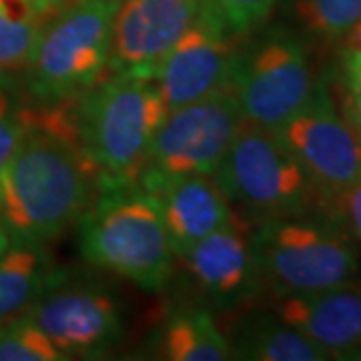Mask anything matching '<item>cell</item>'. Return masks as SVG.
Wrapping results in <instances>:
<instances>
[{"instance_id":"6da1fadb","label":"cell","mask_w":361,"mask_h":361,"mask_svg":"<svg viewBox=\"0 0 361 361\" xmlns=\"http://www.w3.org/2000/svg\"><path fill=\"white\" fill-rule=\"evenodd\" d=\"M77 99L26 103L25 135L0 173V217L18 243L47 245L61 237L101 191L78 135Z\"/></svg>"},{"instance_id":"7a4b0ae2","label":"cell","mask_w":361,"mask_h":361,"mask_svg":"<svg viewBox=\"0 0 361 361\" xmlns=\"http://www.w3.org/2000/svg\"><path fill=\"white\" fill-rule=\"evenodd\" d=\"M169 109L153 78L113 73L77 99L85 153L101 175V189L137 185Z\"/></svg>"},{"instance_id":"3957f363","label":"cell","mask_w":361,"mask_h":361,"mask_svg":"<svg viewBox=\"0 0 361 361\" xmlns=\"http://www.w3.org/2000/svg\"><path fill=\"white\" fill-rule=\"evenodd\" d=\"M77 225L87 263L142 291L167 287L177 259L159 201L141 185L101 189Z\"/></svg>"},{"instance_id":"277c9868","label":"cell","mask_w":361,"mask_h":361,"mask_svg":"<svg viewBox=\"0 0 361 361\" xmlns=\"http://www.w3.org/2000/svg\"><path fill=\"white\" fill-rule=\"evenodd\" d=\"M116 4L118 0H90L51 16L25 66L26 101L52 104L77 99L111 75Z\"/></svg>"},{"instance_id":"5b68a950","label":"cell","mask_w":361,"mask_h":361,"mask_svg":"<svg viewBox=\"0 0 361 361\" xmlns=\"http://www.w3.org/2000/svg\"><path fill=\"white\" fill-rule=\"evenodd\" d=\"M259 283L279 297L351 283L360 271L357 249L337 223L285 217L251 231Z\"/></svg>"},{"instance_id":"8992f818","label":"cell","mask_w":361,"mask_h":361,"mask_svg":"<svg viewBox=\"0 0 361 361\" xmlns=\"http://www.w3.org/2000/svg\"><path fill=\"white\" fill-rule=\"evenodd\" d=\"M213 177L255 223L303 217L317 199L310 177L277 133L247 121Z\"/></svg>"},{"instance_id":"52a82bcc","label":"cell","mask_w":361,"mask_h":361,"mask_svg":"<svg viewBox=\"0 0 361 361\" xmlns=\"http://www.w3.org/2000/svg\"><path fill=\"white\" fill-rule=\"evenodd\" d=\"M315 80L303 42L273 30L237 52L233 92L247 123L277 130L310 101Z\"/></svg>"},{"instance_id":"ba28073f","label":"cell","mask_w":361,"mask_h":361,"mask_svg":"<svg viewBox=\"0 0 361 361\" xmlns=\"http://www.w3.org/2000/svg\"><path fill=\"white\" fill-rule=\"evenodd\" d=\"M275 133L310 177L317 199L337 209L341 195L361 179V141L337 113L323 80Z\"/></svg>"},{"instance_id":"9c48e42d","label":"cell","mask_w":361,"mask_h":361,"mask_svg":"<svg viewBox=\"0 0 361 361\" xmlns=\"http://www.w3.org/2000/svg\"><path fill=\"white\" fill-rule=\"evenodd\" d=\"M243 123L233 89L169 111L142 175H215Z\"/></svg>"},{"instance_id":"30bf717a","label":"cell","mask_w":361,"mask_h":361,"mask_svg":"<svg viewBox=\"0 0 361 361\" xmlns=\"http://www.w3.org/2000/svg\"><path fill=\"white\" fill-rule=\"evenodd\" d=\"M52 343L73 357H101L125 339L121 305L106 289L68 279L56 271L42 295L25 313Z\"/></svg>"},{"instance_id":"8fae6325","label":"cell","mask_w":361,"mask_h":361,"mask_svg":"<svg viewBox=\"0 0 361 361\" xmlns=\"http://www.w3.org/2000/svg\"><path fill=\"white\" fill-rule=\"evenodd\" d=\"M201 0H118L111 32L109 73L149 77L199 20Z\"/></svg>"},{"instance_id":"7c38bea8","label":"cell","mask_w":361,"mask_h":361,"mask_svg":"<svg viewBox=\"0 0 361 361\" xmlns=\"http://www.w3.org/2000/svg\"><path fill=\"white\" fill-rule=\"evenodd\" d=\"M177 259L189 289L207 307H239L261 289L251 231L239 213Z\"/></svg>"},{"instance_id":"4fadbf2b","label":"cell","mask_w":361,"mask_h":361,"mask_svg":"<svg viewBox=\"0 0 361 361\" xmlns=\"http://www.w3.org/2000/svg\"><path fill=\"white\" fill-rule=\"evenodd\" d=\"M231 40L201 13L151 75L169 111L233 89L239 51Z\"/></svg>"},{"instance_id":"5bb4252c","label":"cell","mask_w":361,"mask_h":361,"mask_svg":"<svg viewBox=\"0 0 361 361\" xmlns=\"http://www.w3.org/2000/svg\"><path fill=\"white\" fill-rule=\"evenodd\" d=\"M137 185L157 197L175 259L225 227L235 213L213 175H141Z\"/></svg>"},{"instance_id":"9a60e30c","label":"cell","mask_w":361,"mask_h":361,"mask_svg":"<svg viewBox=\"0 0 361 361\" xmlns=\"http://www.w3.org/2000/svg\"><path fill=\"white\" fill-rule=\"evenodd\" d=\"M277 317L310 337L329 360H361V283L281 297Z\"/></svg>"},{"instance_id":"2e32d148","label":"cell","mask_w":361,"mask_h":361,"mask_svg":"<svg viewBox=\"0 0 361 361\" xmlns=\"http://www.w3.org/2000/svg\"><path fill=\"white\" fill-rule=\"evenodd\" d=\"M231 357L251 361H325L329 355L310 337L279 317L257 313L241 319L233 331Z\"/></svg>"},{"instance_id":"e0dca14e","label":"cell","mask_w":361,"mask_h":361,"mask_svg":"<svg viewBox=\"0 0 361 361\" xmlns=\"http://www.w3.org/2000/svg\"><path fill=\"white\" fill-rule=\"evenodd\" d=\"M157 353L167 361H223L231 348L209 307L195 305L169 315L157 336Z\"/></svg>"},{"instance_id":"ac0fdd59","label":"cell","mask_w":361,"mask_h":361,"mask_svg":"<svg viewBox=\"0 0 361 361\" xmlns=\"http://www.w3.org/2000/svg\"><path fill=\"white\" fill-rule=\"evenodd\" d=\"M44 245L14 243L0 255V323L25 315L54 277Z\"/></svg>"},{"instance_id":"d6986e66","label":"cell","mask_w":361,"mask_h":361,"mask_svg":"<svg viewBox=\"0 0 361 361\" xmlns=\"http://www.w3.org/2000/svg\"><path fill=\"white\" fill-rule=\"evenodd\" d=\"M51 14L42 0H0V73L25 71Z\"/></svg>"},{"instance_id":"ffe728a7","label":"cell","mask_w":361,"mask_h":361,"mask_svg":"<svg viewBox=\"0 0 361 361\" xmlns=\"http://www.w3.org/2000/svg\"><path fill=\"white\" fill-rule=\"evenodd\" d=\"M299 23L322 40H341L361 16V0H295Z\"/></svg>"},{"instance_id":"44dd1931","label":"cell","mask_w":361,"mask_h":361,"mask_svg":"<svg viewBox=\"0 0 361 361\" xmlns=\"http://www.w3.org/2000/svg\"><path fill=\"white\" fill-rule=\"evenodd\" d=\"M66 355L25 315L0 323V361H63Z\"/></svg>"},{"instance_id":"7402d4cb","label":"cell","mask_w":361,"mask_h":361,"mask_svg":"<svg viewBox=\"0 0 361 361\" xmlns=\"http://www.w3.org/2000/svg\"><path fill=\"white\" fill-rule=\"evenodd\" d=\"M279 0H201V13L215 26L239 39L257 30L273 13Z\"/></svg>"},{"instance_id":"603a6c76","label":"cell","mask_w":361,"mask_h":361,"mask_svg":"<svg viewBox=\"0 0 361 361\" xmlns=\"http://www.w3.org/2000/svg\"><path fill=\"white\" fill-rule=\"evenodd\" d=\"M14 75L0 73V173L8 165L26 129V97Z\"/></svg>"},{"instance_id":"cb8c5ba5","label":"cell","mask_w":361,"mask_h":361,"mask_svg":"<svg viewBox=\"0 0 361 361\" xmlns=\"http://www.w3.org/2000/svg\"><path fill=\"white\" fill-rule=\"evenodd\" d=\"M341 90L345 121L361 141V52L345 49L341 56Z\"/></svg>"},{"instance_id":"d4e9b609","label":"cell","mask_w":361,"mask_h":361,"mask_svg":"<svg viewBox=\"0 0 361 361\" xmlns=\"http://www.w3.org/2000/svg\"><path fill=\"white\" fill-rule=\"evenodd\" d=\"M336 211L348 219L349 229L357 237V241H361V179L341 195Z\"/></svg>"},{"instance_id":"484cf974","label":"cell","mask_w":361,"mask_h":361,"mask_svg":"<svg viewBox=\"0 0 361 361\" xmlns=\"http://www.w3.org/2000/svg\"><path fill=\"white\" fill-rule=\"evenodd\" d=\"M85 2H90V0H42L44 8L49 11L51 16H54L56 13H61V11H66V8H71V6L85 4Z\"/></svg>"},{"instance_id":"4316f807","label":"cell","mask_w":361,"mask_h":361,"mask_svg":"<svg viewBox=\"0 0 361 361\" xmlns=\"http://www.w3.org/2000/svg\"><path fill=\"white\" fill-rule=\"evenodd\" d=\"M14 243H16V239H14L13 231L8 229V225H6L4 219L0 217V255H2L4 251H8Z\"/></svg>"},{"instance_id":"83f0119b","label":"cell","mask_w":361,"mask_h":361,"mask_svg":"<svg viewBox=\"0 0 361 361\" xmlns=\"http://www.w3.org/2000/svg\"><path fill=\"white\" fill-rule=\"evenodd\" d=\"M345 42H348V49H353V51L361 52V16H360V20L353 25V28L348 32Z\"/></svg>"},{"instance_id":"f1b7e54d","label":"cell","mask_w":361,"mask_h":361,"mask_svg":"<svg viewBox=\"0 0 361 361\" xmlns=\"http://www.w3.org/2000/svg\"><path fill=\"white\" fill-rule=\"evenodd\" d=\"M0 209H2V199H0Z\"/></svg>"}]
</instances>
